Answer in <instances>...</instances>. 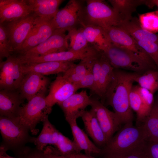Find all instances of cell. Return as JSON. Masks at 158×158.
Returning <instances> with one entry per match:
<instances>
[{"label":"cell","instance_id":"1","mask_svg":"<svg viewBox=\"0 0 158 158\" xmlns=\"http://www.w3.org/2000/svg\"><path fill=\"white\" fill-rule=\"evenodd\" d=\"M139 74L114 68L111 81L105 96L103 102L105 100L112 108L122 124L133 123V115L130 104L129 95L133 83Z\"/></svg>","mask_w":158,"mask_h":158},{"label":"cell","instance_id":"2","mask_svg":"<svg viewBox=\"0 0 158 158\" xmlns=\"http://www.w3.org/2000/svg\"><path fill=\"white\" fill-rule=\"evenodd\" d=\"M148 137L143 125L128 123L118 130L101 149L105 158H114L143 149Z\"/></svg>","mask_w":158,"mask_h":158},{"label":"cell","instance_id":"3","mask_svg":"<svg viewBox=\"0 0 158 158\" xmlns=\"http://www.w3.org/2000/svg\"><path fill=\"white\" fill-rule=\"evenodd\" d=\"M112 66L115 68L140 73L157 67L150 56H144L124 47L112 43L104 51Z\"/></svg>","mask_w":158,"mask_h":158},{"label":"cell","instance_id":"4","mask_svg":"<svg viewBox=\"0 0 158 158\" xmlns=\"http://www.w3.org/2000/svg\"><path fill=\"white\" fill-rule=\"evenodd\" d=\"M82 14L80 26L92 25L105 28L117 27L122 21L120 15L102 0H87Z\"/></svg>","mask_w":158,"mask_h":158},{"label":"cell","instance_id":"5","mask_svg":"<svg viewBox=\"0 0 158 158\" xmlns=\"http://www.w3.org/2000/svg\"><path fill=\"white\" fill-rule=\"evenodd\" d=\"M52 109L44 95H39L21 107L18 117L33 135H36L39 131L36 128L37 125L48 117Z\"/></svg>","mask_w":158,"mask_h":158},{"label":"cell","instance_id":"6","mask_svg":"<svg viewBox=\"0 0 158 158\" xmlns=\"http://www.w3.org/2000/svg\"><path fill=\"white\" fill-rule=\"evenodd\" d=\"M0 130L4 144L8 150L12 149L18 156L23 149V145L29 142L28 129L20 121L18 117H0Z\"/></svg>","mask_w":158,"mask_h":158},{"label":"cell","instance_id":"7","mask_svg":"<svg viewBox=\"0 0 158 158\" xmlns=\"http://www.w3.org/2000/svg\"><path fill=\"white\" fill-rule=\"evenodd\" d=\"M85 1L70 0L51 20L56 29L68 32L80 25Z\"/></svg>","mask_w":158,"mask_h":158},{"label":"cell","instance_id":"8","mask_svg":"<svg viewBox=\"0 0 158 158\" xmlns=\"http://www.w3.org/2000/svg\"><path fill=\"white\" fill-rule=\"evenodd\" d=\"M36 22V18L32 13L25 17L2 24L6 30L12 52L17 53L19 51Z\"/></svg>","mask_w":158,"mask_h":158},{"label":"cell","instance_id":"9","mask_svg":"<svg viewBox=\"0 0 158 158\" xmlns=\"http://www.w3.org/2000/svg\"><path fill=\"white\" fill-rule=\"evenodd\" d=\"M22 63L18 56L11 55L0 63L1 89L15 90L19 88L25 75Z\"/></svg>","mask_w":158,"mask_h":158},{"label":"cell","instance_id":"10","mask_svg":"<svg viewBox=\"0 0 158 158\" xmlns=\"http://www.w3.org/2000/svg\"><path fill=\"white\" fill-rule=\"evenodd\" d=\"M66 31L56 29L48 39L34 47L19 54L24 56H42L69 50Z\"/></svg>","mask_w":158,"mask_h":158},{"label":"cell","instance_id":"11","mask_svg":"<svg viewBox=\"0 0 158 158\" xmlns=\"http://www.w3.org/2000/svg\"><path fill=\"white\" fill-rule=\"evenodd\" d=\"M90 106L106 137L107 142L120 129L122 124L114 112L108 109L101 102L92 99Z\"/></svg>","mask_w":158,"mask_h":158},{"label":"cell","instance_id":"12","mask_svg":"<svg viewBox=\"0 0 158 158\" xmlns=\"http://www.w3.org/2000/svg\"><path fill=\"white\" fill-rule=\"evenodd\" d=\"M92 102V99L87 91L83 90L74 94L58 105L62 110L66 120L69 123L81 117L85 108L90 105Z\"/></svg>","mask_w":158,"mask_h":158},{"label":"cell","instance_id":"13","mask_svg":"<svg viewBox=\"0 0 158 158\" xmlns=\"http://www.w3.org/2000/svg\"><path fill=\"white\" fill-rule=\"evenodd\" d=\"M44 75L32 72L25 74L19 87L20 95L28 101L35 96L44 95L49 83Z\"/></svg>","mask_w":158,"mask_h":158},{"label":"cell","instance_id":"14","mask_svg":"<svg viewBox=\"0 0 158 158\" xmlns=\"http://www.w3.org/2000/svg\"><path fill=\"white\" fill-rule=\"evenodd\" d=\"M32 13L26 0H0V24L16 20Z\"/></svg>","mask_w":158,"mask_h":158},{"label":"cell","instance_id":"15","mask_svg":"<svg viewBox=\"0 0 158 158\" xmlns=\"http://www.w3.org/2000/svg\"><path fill=\"white\" fill-rule=\"evenodd\" d=\"M94 50L92 47L78 51L68 50L42 56H25L24 61L25 63L49 61L73 62L74 61L78 60L83 61L91 55Z\"/></svg>","mask_w":158,"mask_h":158},{"label":"cell","instance_id":"16","mask_svg":"<svg viewBox=\"0 0 158 158\" xmlns=\"http://www.w3.org/2000/svg\"><path fill=\"white\" fill-rule=\"evenodd\" d=\"M77 90L75 85L68 81L63 75L58 76L50 85L46 99L52 108L55 104L58 105L66 100Z\"/></svg>","mask_w":158,"mask_h":158},{"label":"cell","instance_id":"17","mask_svg":"<svg viewBox=\"0 0 158 158\" xmlns=\"http://www.w3.org/2000/svg\"><path fill=\"white\" fill-rule=\"evenodd\" d=\"M56 30L51 20L37 23L17 53L23 52L44 42L53 34Z\"/></svg>","mask_w":158,"mask_h":158},{"label":"cell","instance_id":"18","mask_svg":"<svg viewBox=\"0 0 158 158\" xmlns=\"http://www.w3.org/2000/svg\"><path fill=\"white\" fill-rule=\"evenodd\" d=\"M102 28L106 36L111 43L128 49L140 55L150 56L135 40L124 30L118 27Z\"/></svg>","mask_w":158,"mask_h":158},{"label":"cell","instance_id":"19","mask_svg":"<svg viewBox=\"0 0 158 158\" xmlns=\"http://www.w3.org/2000/svg\"><path fill=\"white\" fill-rule=\"evenodd\" d=\"M30 7L36 22L52 20L58 11L59 7L64 0H26Z\"/></svg>","mask_w":158,"mask_h":158},{"label":"cell","instance_id":"20","mask_svg":"<svg viewBox=\"0 0 158 158\" xmlns=\"http://www.w3.org/2000/svg\"><path fill=\"white\" fill-rule=\"evenodd\" d=\"M74 63L71 62L49 61L37 63L22 64L21 68L23 73L32 72L45 75L64 73Z\"/></svg>","mask_w":158,"mask_h":158},{"label":"cell","instance_id":"21","mask_svg":"<svg viewBox=\"0 0 158 158\" xmlns=\"http://www.w3.org/2000/svg\"><path fill=\"white\" fill-rule=\"evenodd\" d=\"M22 98L14 90L1 89L0 116L11 118L18 117L23 102Z\"/></svg>","mask_w":158,"mask_h":158},{"label":"cell","instance_id":"22","mask_svg":"<svg viewBox=\"0 0 158 158\" xmlns=\"http://www.w3.org/2000/svg\"><path fill=\"white\" fill-rule=\"evenodd\" d=\"M81 117L87 134L98 147L102 148L107 141L94 112L91 109L85 110Z\"/></svg>","mask_w":158,"mask_h":158},{"label":"cell","instance_id":"23","mask_svg":"<svg viewBox=\"0 0 158 158\" xmlns=\"http://www.w3.org/2000/svg\"><path fill=\"white\" fill-rule=\"evenodd\" d=\"M117 27L124 30L136 40L158 42V35L142 28L136 17H133L130 20L122 21Z\"/></svg>","mask_w":158,"mask_h":158},{"label":"cell","instance_id":"24","mask_svg":"<svg viewBox=\"0 0 158 158\" xmlns=\"http://www.w3.org/2000/svg\"><path fill=\"white\" fill-rule=\"evenodd\" d=\"M43 127L37 137L30 138L29 142L36 146V149L42 151L48 145L54 146L57 142L59 132L49 121L48 117L43 121Z\"/></svg>","mask_w":158,"mask_h":158},{"label":"cell","instance_id":"25","mask_svg":"<svg viewBox=\"0 0 158 158\" xmlns=\"http://www.w3.org/2000/svg\"><path fill=\"white\" fill-rule=\"evenodd\" d=\"M83 34L90 46L104 51L111 44L102 27L92 25H81Z\"/></svg>","mask_w":158,"mask_h":158},{"label":"cell","instance_id":"26","mask_svg":"<svg viewBox=\"0 0 158 158\" xmlns=\"http://www.w3.org/2000/svg\"><path fill=\"white\" fill-rule=\"evenodd\" d=\"M73 138V141L81 151L85 154H100L101 149L93 143L89 139L87 134L78 125L76 121L68 123Z\"/></svg>","mask_w":158,"mask_h":158},{"label":"cell","instance_id":"27","mask_svg":"<svg viewBox=\"0 0 158 158\" xmlns=\"http://www.w3.org/2000/svg\"><path fill=\"white\" fill-rule=\"evenodd\" d=\"M114 68L105 56H102L101 67L97 86L93 92L101 99L103 104L105 96L111 81Z\"/></svg>","mask_w":158,"mask_h":158},{"label":"cell","instance_id":"28","mask_svg":"<svg viewBox=\"0 0 158 158\" xmlns=\"http://www.w3.org/2000/svg\"><path fill=\"white\" fill-rule=\"evenodd\" d=\"M114 10L123 20H130L132 14L139 6L144 4L145 0H109Z\"/></svg>","mask_w":158,"mask_h":158},{"label":"cell","instance_id":"29","mask_svg":"<svg viewBox=\"0 0 158 158\" xmlns=\"http://www.w3.org/2000/svg\"><path fill=\"white\" fill-rule=\"evenodd\" d=\"M142 124L148 140L158 141V101L154 103L150 112Z\"/></svg>","mask_w":158,"mask_h":158},{"label":"cell","instance_id":"30","mask_svg":"<svg viewBox=\"0 0 158 158\" xmlns=\"http://www.w3.org/2000/svg\"><path fill=\"white\" fill-rule=\"evenodd\" d=\"M68 32L67 36L70 41L68 50L80 51L91 47L85 37L81 27L71 30Z\"/></svg>","mask_w":158,"mask_h":158},{"label":"cell","instance_id":"31","mask_svg":"<svg viewBox=\"0 0 158 158\" xmlns=\"http://www.w3.org/2000/svg\"><path fill=\"white\" fill-rule=\"evenodd\" d=\"M135 81L140 86L154 94L158 90V70L151 69L142 74H139Z\"/></svg>","mask_w":158,"mask_h":158},{"label":"cell","instance_id":"32","mask_svg":"<svg viewBox=\"0 0 158 158\" xmlns=\"http://www.w3.org/2000/svg\"><path fill=\"white\" fill-rule=\"evenodd\" d=\"M129 102L132 109L136 114L137 126L142 124L145 118L144 114L142 99L137 86H133L131 90L129 95Z\"/></svg>","mask_w":158,"mask_h":158},{"label":"cell","instance_id":"33","mask_svg":"<svg viewBox=\"0 0 158 158\" xmlns=\"http://www.w3.org/2000/svg\"><path fill=\"white\" fill-rule=\"evenodd\" d=\"M54 147L61 153L66 155L81 153V151L74 141H72L60 132L58 141Z\"/></svg>","mask_w":158,"mask_h":158},{"label":"cell","instance_id":"34","mask_svg":"<svg viewBox=\"0 0 158 158\" xmlns=\"http://www.w3.org/2000/svg\"><path fill=\"white\" fill-rule=\"evenodd\" d=\"M138 19L143 29L153 33L158 32V10L140 14Z\"/></svg>","mask_w":158,"mask_h":158},{"label":"cell","instance_id":"35","mask_svg":"<svg viewBox=\"0 0 158 158\" xmlns=\"http://www.w3.org/2000/svg\"><path fill=\"white\" fill-rule=\"evenodd\" d=\"M12 51L6 28L3 24H0V60L11 55Z\"/></svg>","mask_w":158,"mask_h":158},{"label":"cell","instance_id":"36","mask_svg":"<svg viewBox=\"0 0 158 158\" xmlns=\"http://www.w3.org/2000/svg\"><path fill=\"white\" fill-rule=\"evenodd\" d=\"M137 87L142 99L145 118L150 112L154 103L153 94L147 89L139 86H137Z\"/></svg>","mask_w":158,"mask_h":158},{"label":"cell","instance_id":"37","mask_svg":"<svg viewBox=\"0 0 158 158\" xmlns=\"http://www.w3.org/2000/svg\"><path fill=\"white\" fill-rule=\"evenodd\" d=\"M135 40L150 56L158 68V42Z\"/></svg>","mask_w":158,"mask_h":158},{"label":"cell","instance_id":"38","mask_svg":"<svg viewBox=\"0 0 158 158\" xmlns=\"http://www.w3.org/2000/svg\"><path fill=\"white\" fill-rule=\"evenodd\" d=\"M77 89L87 88L92 91L94 86V81L91 68L77 83L74 84Z\"/></svg>","mask_w":158,"mask_h":158},{"label":"cell","instance_id":"39","mask_svg":"<svg viewBox=\"0 0 158 158\" xmlns=\"http://www.w3.org/2000/svg\"><path fill=\"white\" fill-rule=\"evenodd\" d=\"M145 151L148 158H158V141L148 140Z\"/></svg>","mask_w":158,"mask_h":158},{"label":"cell","instance_id":"40","mask_svg":"<svg viewBox=\"0 0 158 158\" xmlns=\"http://www.w3.org/2000/svg\"><path fill=\"white\" fill-rule=\"evenodd\" d=\"M42 152L46 158H70L69 155L61 153L55 147L51 145L46 147Z\"/></svg>","mask_w":158,"mask_h":158},{"label":"cell","instance_id":"41","mask_svg":"<svg viewBox=\"0 0 158 158\" xmlns=\"http://www.w3.org/2000/svg\"><path fill=\"white\" fill-rule=\"evenodd\" d=\"M90 69V67H89L85 62L83 60L81 61L78 64L74 63L68 69L78 75L84 76Z\"/></svg>","mask_w":158,"mask_h":158},{"label":"cell","instance_id":"42","mask_svg":"<svg viewBox=\"0 0 158 158\" xmlns=\"http://www.w3.org/2000/svg\"><path fill=\"white\" fill-rule=\"evenodd\" d=\"M18 157L23 158H46L42 151L37 149H30L25 148L23 153Z\"/></svg>","mask_w":158,"mask_h":158},{"label":"cell","instance_id":"43","mask_svg":"<svg viewBox=\"0 0 158 158\" xmlns=\"http://www.w3.org/2000/svg\"><path fill=\"white\" fill-rule=\"evenodd\" d=\"M114 158H148L146 154L145 148L141 150L124 156Z\"/></svg>","mask_w":158,"mask_h":158},{"label":"cell","instance_id":"44","mask_svg":"<svg viewBox=\"0 0 158 158\" xmlns=\"http://www.w3.org/2000/svg\"><path fill=\"white\" fill-rule=\"evenodd\" d=\"M7 148L3 145H1L0 147V158H17L10 156L6 153L8 150ZM18 158H23L18 157Z\"/></svg>","mask_w":158,"mask_h":158},{"label":"cell","instance_id":"45","mask_svg":"<svg viewBox=\"0 0 158 158\" xmlns=\"http://www.w3.org/2000/svg\"><path fill=\"white\" fill-rule=\"evenodd\" d=\"M145 5L149 8H152L155 5L158 7V0H145Z\"/></svg>","mask_w":158,"mask_h":158},{"label":"cell","instance_id":"46","mask_svg":"<svg viewBox=\"0 0 158 158\" xmlns=\"http://www.w3.org/2000/svg\"><path fill=\"white\" fill-rule=\"evenodd\" d=\"M76 155L79 158H96L92 155H88L85 154L80 153Z\"/></svg>","mask_w":158,"mask_h":158},{"label":"cell","instance_id":"47","mask_svg":"<svg viewBox=\"0 0 158 158\" xmlns=\"http://www.w3.org/2000/svg\"><path fill=\"white\" fill-rule=\"evenodd\" d=\"M70 158H79L76 155H69Z\"/></svg>","mask_w":158,"mask_h":158}]
</instances>
